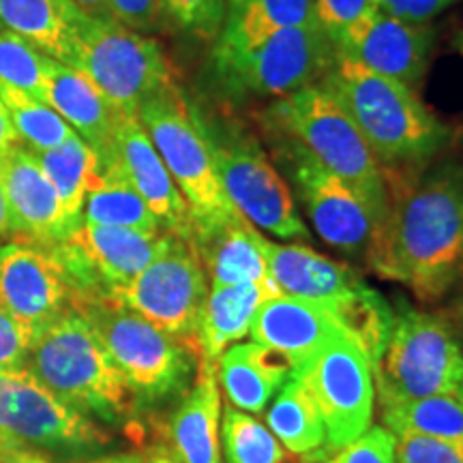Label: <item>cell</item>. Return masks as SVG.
<instances>
[{
	"instance_id": "45",
	"label": "cell",
	"mask_w": 463,
	"mask_h": 463,
	"mask_svg": "<svg viewBox=\"0 0 463 463\" xmlns=\"http://www.w3.org/2000/svg\"><path fill=\"white\" fill-rule=\"evenodd\" d=\"M0 463H52L33 449H0Z\"/></svg>"
},
{
	"instance_id": "34",
	"label": "cell",
	"mask_w": 463,
	"mask_h": 463,
	"mask_svg": "<svg viewBox=\"0 0 463 463\" xmlns=\"http://www.w3.org/2000/svg\"><path fill=\"white\" fill-rule=\"evenodd\" d=\"M48 61L37 48L14 33L0 31V86L28 92L45 101Z\"/></svg>"
},
{
	"instance_id": "6",
	"label": "cell",
	"mask_w": 463,
	"mask_h": 463,
	"mask_svg": "<svg viewBox=\"0 0 463 463\" xmlns=\"http://www.w3.org/2000/svg\"><path fill=\"white\" fill-rule=\"evenodd\" d=\"M137 118L187 202L194 239L239 215L222 187L208 127L176 82L144 101Z\"/></svg>"
},
{
	"instance_id": "31",
	"label": "cell",
	"mask_w": 463,
	"mask_h": 463,
	"mask_svg": "<svg viewBox=\"0 0 463 463\" xmlns=\"http://www.w3.org/2000/svg\"><path fill=\"white\" fill-rule=\"evenodd\" d=\"M0 99L7 108L11 125L17 133V142H24V148L31 153L56 148L75 136V131L54 108L28 92L0 86Z\"/></svg>"
},
{
	"instance_id": "46",
	"label": "cell",
	"mask_w": 463,
	"mask_h": 463,
	"mask_svg": "<svg viewBox=\"0 0 463 463\" xmlns=\"http://www.w3.org/2000/svg\"><path fill=\"white\" fill-rule=\"evenodd\" d=\"M140 463H183L167 447H155L140 457Z\"/></svg>"
},
{
	"instance_id": "49",
	"label": "cell",
	"mask_w": 463,
	"mask_h": 463,
	"mask_svg": "<svg viewBox=\"0 0 463 463\" xmlns=\"http://www.w3.org/2000/svg\"><path fill=\"white\" fill-rule=\"evenodd\" d=\"M457 50H459V54L463 56V31L459 33V34H457Z\"/></svg>"
},
{
	"instance_id": "40",
	"label": "cell",
	"mask_w": 463,
	"mask_h": 463,
	"mask_svg": "<svg viewBox=\"0 0 463 463\" xmlns=\"http://www.w3.org/2000/svg\"><path fill=\"white\" fill-rule=\"evenodd\" d=\"M112 17L131 31L150 33L164 20L159 0H109Z\"/></svg>"
},
{
	"instance_id": "38",
	"label": "cell",
	"mask_w": 463,
	"mask_h": 463,
	"mask_svg": "<svg viewBox=\"0 0 463 463\" xmlns=\"http://www.w3.org/2000/svg\"><path fill=\"white\" fill-rule=\"evenodd\" d=\"M399 463H463V442L397 433Z\"/></svg>"
},
{
	"instance_id": "20",
	"label": "cell",
	"mask_w": 463,
	"mask_h": 463,
	"mask_svg": "<svg viewBox=\"0 0 463 463\" xmlns=\"http://www.w3.org/2000/svg\"><path fill=\"white\" fill-rule=\"evenodd\" d=\"M339 333L344 331L322 305L286 294L266 298L249 331L256 344L288 356L294 363V372Z\"/></svg>"
},
{
	"instance_id": "37",
	"label": "cell",
	"mask_w": 463,
	"mask_h": 463,
	"mask_svg": "<svg viewBox=\"0 0 463 463\" xmlns=\"http://www.w3.org/2000/svg\"><path fill=\"white\" fill-rule=\"evenodd\" d=\"M335 450L337 453L317 463H399L397 436L382 425H372L350 444Z\"/></svg>"
},
{
	"instance_id": "32",
	"label": "cell",
	"mask_w": 463,
	"mask_h": 463,
	"mask_svg": "<svg viewBox=\"0 0 463 463\" xmlns=\"http://www.w3.org/2000/svg\"><path fill=\"white\" fill-rule=\"evenodd\" d=\"M222 450L225 463H288L292 453L273 436V431L256 416L234 405H225L222 412Z\"/></svg>"
},
{
	"instance_id": "27",
	"label": "cell",
	"mask_w": 463,
	"mask_h": 463,
	"mask_svg": "<svg viewBox=\"0 0 463 463\" xmlns=\"http://www.w3.org/2000/svg\"><path fill=\"white\" fill-rule=\"evenodd\" d=\"M73 14L67 0H0V31L17 34L42 54L69 62Z\"/></svg>"
},
{
	"instance_id": "33",
	"label": "cell",
	"mask_w": 463,
	"mask_h": 463,
	"mask_svg": "<svg viewBox=\"0 0 463 463\" xmlns=\"http://www.w3.org/2000/svg\"><path fill=\"white\" fill-rule=\"evenodd\" d=\"M317 24L314 0H228L223 26L242 31Z\"/></svg>"
},
{
	"instance_id": "41",
	"label": "cell",
	"mask_w": 463,
	"mask_h": 463,
	"mask_svg": "<svg viewBox=\"0 0 463 463\" xmlns=\"http://www.w3.org/2000/svg\"><path fill=\"white\" fill-rule=\"evenodd\" d=\"M378 9L397 20L412 24H430L439 14L461 3V0H375Z\"/></svg>"
},
{
	"instance_id": "36",
	"label": "cell",
	"mask_w": 463,
	"mask_h": 463,
	"mask_svg": "<svg viewBox=\"0 0 463 463\" xmlns=\"http://www.w3.org/2000/svg\"><path fill=\"white\" fill-rule=\"evenodd\" d=\"M314 11L317 26L339 48L347 34L378 11V3L375 0H314Z\"/></svg>"
},
{
	"instance_id": "4",
	"label": "cell",
	"mask_w": 463,
	"mask_h": 463,
	"mask_svg": "<svg viewBox=\"0 0 463 463\" xmlns=\"http://www.w3.org/2000/svg\"><path fill=\"white\" fill-rule=\"evenodd\" d=\"M24 367L82 414L103 420L131 414L136 397L90 324L71 307L34 335Z\"/></svg>"
},
{
	"instance_id": "18",
	"label": "cell",
	"mask_w": 463,
	"mask_h": 463,
	"mask_svg": "<svg viewBox=\"0 0 463 463\" xmlns=\"http://www.w3.org/2000/svg\"><path fill=\"white\" fill-rule=\"evenodd\" d=\"M0 183L7 195L14 234L43 247H54L71 236L73 228L61 198L31 150L15 144L0 159Z\"/></svg>"
},
{
	"instance_id": "11",
	"label": "cell",
	"mask_w": 463,
	"mask_h": 463,
	"mask_svg": "<svg viewBox=\"0 0 463 463\" xmlns=\"http://www.w3.org/2000/svg\"><path fill=\"white\" fill-rule=\"evenodd\" d=\"M208 289V277L194 245L167 234L159 256L108 297L195 350V331Z\"/></svg>"
},
{
	"instance_id": "50",
	"label": "cell",
	"mask_w": 463,
	"mask_h": 463,
	"mask_svg": "<svg viewBox=\"0 0 463 463\" xmlns=\"http://www.w3.org/2000/svg\"><path fill=\"white\" fill-rule=\"evenodd\" d=\"M461 397H463V384H461Z\"/></svg>"
},
{
	"instance_id": "42",
	"label": "cell",
	"mask_w": 463,
	"mask_h": 463,
	"mask_svg": "<svg viewBox=\"0 0 463 463\" xmlns=\"http://www.w3.org/2000/svg\"><path fill=\"white\" fill-rule=\"evenodd\" d=\"M67 3L82 15L95 17V20H114L109 0H67Z\"/></svg>"
},
{
	"instance_id": "43",
	"label": "cell",
	"mask_w": 463,
	"mask_h": 463,
	"mask_svg": "<svg viewBox=\"0 0 463 463\" xmlns=\"http://www.w3.org/2000/svg\"><path fill=\"white\" fill-rule=\"evenodd\" d=\"M442 316L447 317L450 326H453L457 337L463 339V281L457 286V294L449 303L447 309L442 311Z\"/></svg>"
},
{
	"instance_id": "8",
	"label": "cell",
	"mask_w": 463,
	"mask_h": 463,
	"mask_svg": "<svg viewBox=\"0 0 463 463\" xmlns=\"http://www.w3.org/2000/svg\"><path fill=\"white\" fill-rule=\"evenodd\" d=\"M67 65L80 69L120 114L137 116L144 101L174 82L172 65L157 39L80 11L73 14Z\"/></svg>"
},
{
	"instance_id": "12",
	"label": "cell",
	"mask_w": 463,
	"mask_h": 463,
	"mask_svg": "<svg viewBox=\"0 0 463 463\" xmlns=\"http://www.w3.org/2000/svg\"><path fill=\"white\" fill-rule=\"evenodd\" d=\"M320 410L326 447L341 449L372 427L375 380L369 356L345 333L333 337L320 352L294 372Z\"/></svg>"
},
{
	"instance_id": "24",
	"label": "cell",
	"mask_w": 463,
	"mask_h": 463,
	"mask_svg": "<svg viewBox=\"0 0 463 463\" xmlns=\"http://www.w3.org/2000/svg\"><path fill=\"white\" fill-rule=\"evenodd\" d=\"M266 241L256 225L236 215L219 228L195 236L198 253L211 288L270 281Z\"/></svg>"
},
{
	"instance_id": "28",
	"label": "cell",
	"mask_w": 463,
	"mask_h": 463,
	"mask_svg": "<svg viewBox=\"0 0 463 463\" xmlns=\"http://www.w3.org/2000/svg\"><path fill=\"white\" fill-rule=\"evenodd\" d=\"M52 187L61 198L62 211L71 228L82 223V208L90 183L99 170V155L75 133L61 146L33 153Z\"/></svg>"
},
{
	"instance_id": "44",
	"label": "cell",
	"mask_w": 463,
	"mask_h": 463,
	"mask_svg": "<svg viewBox=\"0 0 463 463\" xmlns=\"http://www.w3.org/2000/svg\"><path fill=\"white\" fill-rule=\"evenodd\" d=\"M15 144H17V133L14 129V125H11L7 108H5L3 99H0V159H3L5 155L15 146Z\"/></svg>"
},
{
	"instance_id": "47",
	"label": "cell",
	"mask_w": 463,
	"mask_h": 463,
	"mask_svg": "<svg viewBox=\"0 0 463 463\" xmlns=\"http://www.w3.org/2000/svg\"><path fill=\"white\" fill-rule=\"evenodd\" d=\"M9 234H14V230H11L7 195H5L3 183H0V239H5V236H9Z\"/></svg>"
},
{
	"instance_id": "21",
	"label": "cell",
	"mask_w": 463,
	"mask_h": 463,
	"mask_svg": "<svg viewBox=\"0 0 463 463\" xmlns=\"http://www.w3.org/2000/svg\"><path fill=\"white\" fill-rule=\"evenodd\" d=\"M222 412L217 364L198 361L194 384L167 422V449L183 463H223Z\"/></svg>"
},
{
	"instance_id": "15",
	"label": "cell",
	"mask_w": 463,
	"mask_h": 463,
	"mask_svg": "<svg viewBox=\"0 0 463 463\" xmlns=\"http://www.w3.org/2000/svg\"><path fill=\"white\" fill-rule=\"evenodd\" d=\"M0 303L37 335L69 307V288L52 249L26 242L0 247Z\"/></svg>"
},
{
	"instance_id": "9",
	"label": "cell",
	"mask_w": 463,
	"mask_h": 463,
	"mask_svg": "<svg viewBox=\"0 0 463 463\" xmlns=\"http://www.w3.org/2000/svg\"><path fill=\"white\" fill-rule=\"evenodd\" d=\"M380 405L461 392L463 347L442 314L403 307L373 369Z\"/></svg>"
},
{
	"instance_id": "30",
	"label": "cell",
	"mask_w": 463,
	"mask_h": 463,
	"mask_svg": "<svg viewBox=\"0 0 463 463\" xmlns=\"http://www.w3.org/2000/svg\"><path fill=\"white\" fill-rule=\"evenodd\" d=\"M384 427L395 433H416V436L463 442V397L431 395L410 402L380 405Z\"/></svg>"
},
{
	"instance_id": "1",
	"label": "cell",
	"mask_w": 463,
	"mask_h": 463,
	"mask_svg": "<svg viewBox=\"0 0 463 463\" xmlns=\"http://www.w3.org/2000/svg\"><path fill=\"white\" fill-rule=\"evenodd\" d=\"M386 208L364 260L380 279L438 303L463 281V167L384 170Z\"/></svg>"
},
{
	"instance_id": "5",
	"label": "cell",
	"mask_w": 463,
	"mask_h": 463,
	"mask_svg": "<svg viewBox=\"0 0 463 463\" xmlns=\"http://www.w3.org/2000/svg\"><path fill=\"white\" fill-rule=\"evenodd\" d=\"M264 123L270 131L298 142L328 172L354 189L375 228L386 208L384 170L350 116L320 84L273 99L264 112Z\"/></svg>"
},
{
	"instance_id": "26",
	"label": "cell",
	"mask_w": 463,
	"mask_h": 463,
	"mask_svg": "<svg viewBox=\"0 0 463 463\" xmlns=\"http://www.w3.org/2000/svg\"><path fill=\"white\" fill-rule=\"evenodd\" d=\"M82 223L109 225V228H129L159 234L161 225L153 211L142 200V195L133 189L129 178L114 155L109 153L99 157V170L95 181L90 183L82 208Z\"/></svg>"
},
{
	"instance_id": "22",
	"label": "cell",
	"mask_w": 463,
	"mask_h": 463,
	"mask_svg": "<svg viewBox=\"0 0 463 463\" xmlns=\"http://www.w3.org/2000/svg\"><path fill=\"white\" fill-rule=\"evenodd\" d=\"M292 373L288 356L256 341L230 345L217 361V382L230 405L249 414H262Z\"/></svg>"
},
{
	"instance_id": "16",
	"label": "cell",
	"mask_w": 463,
	"mask_h": 463,
	"mask_svg": "<svg viewBox=\"0 0 463 463\" xmlns=\"http://www.w3.org/2000/svg\"><path fill=\"white\" fill-rule=\"evenodd\" d=\"M436 48V28L397 20L384 11L358 24L337 50L356 58L369 71L419 89Z\"/></svg>"
},
{
	"instance_id": "17",
	"label": "cell",
	"mask_w": 463,
	"mask_h": 463,
	"mask_svg": "<svg viewBox=\"0 0 463 463\" xmlns=\"http://www.w3.org/2000/svg\"><path fill=\"white\" fill-rule=\"evenodd\" d=\"M112 146L125 176L157 217L161 230L194 245V219L187 202L137 116H118Z\"/></svg>"
},
{
	"instance_id": "25",
	"label": "cell",
	"mask_w": 463,
	"mask_h": 463,
	"mask_svg": "<svg viewBox=\"0 0 463 463\" xmlns=\"http://www.w3.org/2000/svg\"><path fill=\"white\" fill-rule=\"evenodd\" d=\"M277 294H279V289L275 288L273 281L208 289L198 331H195L198 361L217 364L219 356L230 345L247 337L251 331L253 317H256L264 300L277 297Z\"/></svg>"
},
{
	"instance_id": "23",
	"label": "cell",
	"mask_w": 463,
	"mask_h": 463,
	"mask_svg": "<svg viewBox=\"0 0 463 463\" xmlns=\"http://www.w3.org/2000/svg\"><path fill=\"white\" fill-rule=\"evenodd\" d=\"M45 103L61 114V118L78 133L95 153L112 150V137L120 112L101 95V90L86 75L71 65L50 58Z\"/></svg>"
},
{
	"instance_id": "14",
	"label": "cell",
	"mask_w": 463,
	"mask_h": 463,
	"mask_svg": "<svg viewBox=\"0 0 463 463\" xmlns=\"http://www.w3.org/2000/svg\"><path fill=\"white\" fill-rule=\"evenodd\" d=\"M269 133L273 136L275 164L286 170L288 184L297 189L316 234L345 256H364L372 241L373 219L354 189L328 172L292 137L270 129Z\"/></svg>"
},
{
	"instance_id": "29",
	"label": "cell",
	"mask_w": 463,
	"mask_h": 463,
	"mask_svg": "<svg viewBox=\"0 0 463 463\" xmlns=\"http://www.w3.org/2000/svg\"><path fill=\"white\" fill-rule=\"evenodd\" d=\"M266 427L292 455H309L326 447L320 410L298 380L289 378L264 410Z\"/></svg>"
},
{
	"instance_id": "10",
	"label": "cell",
	"mask_w": 463,
	"mask_h": 463,
	"mask_svg": "<svg viewBox=\"0 0 463 463\" xmlns=\"http://www.w3.org/2000/svg\"><path fill=\"white\" fill-rule=\"evenodd\" d=\"M211 133V129H208ZM217 172L230 204L260 232L283 241H309L311 232L300 217L286 178L269 153L249 131L228 127L211 133Z\"/></svg>"
},
{
	"instance_id": "19",
	"label": "cell",
	"mask_w": 463,
	"mask_h": 463,
	"mask_svg": "<svg viewBox=\"0 0 463 463\" xmlns=\"http://www.w3.org/2000/svg\"><path fill=\"white\" fill-rule=\"evenodd\" d=\"M266 262L270 281L279 294L309 303L333 305L364 286L352 266L298 242L283 245L266 241Z\"/></svg>"
},
{
	"instance_id": "48",
	"label": "cell",
	"mask_w": 463,
	"mask_h": 463,
	"mask_svg": "<svg viewBox=\"0 0 463 463\" xmlns=\"http://www.w3.org/2000/svg\"><path fill=\"white\" fill-rule=\"evenodd\" d=\"M90 463H140V457L136 455H112V457H103V459L90 461Z\"/></svg>"
},
{
	"instance_id": "2",
	"label": "cell",
	"mask_w": 463,
	"mask_h": 463,
	"mask_svg": "<svg viewBox=\"0 0 463 463\" xmlns=\"http://www.w3.org/2000/svg\"><path fill=\"white\" fill-rule=\"evenodd\" d=\"M317 84L350 116L382 170L430 165L453 140V127L439 120L419 92L369 71L345 52L337 50Z\"/></svg>"
},
{
	"instance_id": "7",
	"label": "cell",
	"mask_w": 463,
	"mask_h": 463,
	"mask_svg": "<svg viewBox=\"0 0 463 463\" xmlns=\"http://www.w3.org/2000/svg\"><path fill=\"white\" fill-rule=\"evenodd\" d=\"M69 307L90 324L133 397L159 402L184 389L198 364L189 344L109 297H69Z\"/></svg>"
},
{
	"instance_id": "3",
	"label": "cell",
	"mask_w": 463,
	"mask_h": 463,
	"mask_svg": "<svg viewBox=\"0 0 463 463\" xmlns=\"http://www.w3.org/2000/svg\"><path fill=\"white\" fill-rule=\"evenodd\" d=\"M337 45L317 24L262 28L222 26L213 39L215 82L234 99H279L314 86L333 65Z\"/></svg>"
},
{
	"instance_id": "39",
	"label": "cell",
	"mask_w": 463,
	"mask_h": 463,
	"mask_svg": "<svg viewBox=\"0 0 463 463\" xmlns=\"http://www.w3.org/2000/svg\"><path fill=\"white\" fill-rule=\"evenodd\" d=\"M34 335L0 303V367H24Z\"/></svg>"
},
{
	"instance_id": "13",
	"label": "cell",
	"mask_w": 463,
	"mask_h": 463,
	"mask_svg": "<svg viewBox=\"0 0 463 463\" xmlns=\"http://www.w3.org/2000/svg\"><path fill=\"white\" fill-rule=\"evenodd\" d=\"M108 439L103 427L26 367H0V449H92Z\"/></svg>"
},
{
	"instance_id": "35",
	"label": "cell",
	"mask_w": 463,
	"mask_h": 463,
	"mask_svg": "<svg viewBox=\"0 0 463 463\" xmlns=\"http://www.w3.org/2000/svg\"><path fill=\"white\" fill-rule=\"evenodd\" d=\"M164 17L198 39L213 42L223 26L228 0H159Z\"/></svg>"
}]
</instances>
